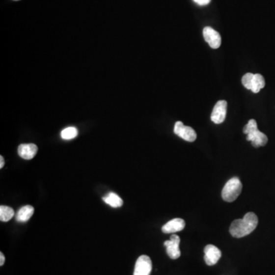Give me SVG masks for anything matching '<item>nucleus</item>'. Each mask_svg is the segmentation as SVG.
I'll return each mask as SVG.
<instances>
[{
    "instance_id": "1",
    "label": "nucleus",
    "mask_w": 275,
    "mask_h": 275,
    "mask_svg": "<svg viewBox=\"0 0 275 275\" xmlns=\"http://www.w3.org/2000/svg\"><path fill=\"white\" fill-rule=\"evenodd\" d=\"M258 223V217L254 213H248L244 218L234 220L231 224L229 231L233 237H244L256 229Z\"/></svg>"
},
{
    "instance_id": "2",
    "label": "nucleus",
    "mask_w": 275,
    "mask_h": 275,
    "mask_svg": "<svg viewBox=\"0 0 275 275\" xmlns=\"http://www.w3.org/2000/svg\"><path fill=\"white\" fill-rule=\"evenodd\" d=\"M243 133L247 135V141H251L253 146L255 148L265 146L268 143V137L266 135L258 130V125L254 119L248 121L243 129Z\"/></svg>"
},
{
    "instance_id": "3",
    "label": "nucleus",
    "mask_w": 275,
    "mask_h": 275,
    "mask_svg": "<svg viewBox=\"0 0 275 275\" xmlns=\"http://www.w3.org/2000/svg\"><path fill=\"white\" fill-rule=\"evenodd\" d=\"M243 190V184L238 177H232L225 184L222 191V199L226 202H233L239 197Z\"/></svg>"
},
{
    "instance_id": "4",
    "label": "nucleus",
    "mask_w": 275,
    "mask_h": 275,
    "mask_svg": "<svg viewBox=\"0 0 275 275\" xmlns=\"http://www.w3.org/2000/svg\"><path fill=\"white\" fill-rule=\"evenodd\" d=\"M174 133L179 137H181L183 139L190 142L194 141L196 138V133L194 129L185 126L181 121L176 122L174 129Z\"/></svg>"
},
{
    "instance_id": "5",
    "label": "nucleus",
    "mask_w": 275,
    "mask_h": 275,
    "mask_svg": "<svg viewBox=\"0 0 275 275\" xmlns=\"http://www.w3.org/2000/svg\"><path fill=\"white\" fill-rule=\"evenodd\" d=\"M181 239L177 235H172L170 240L165 241V245L167 250V254L171 259H177L181 256V251H180V245Z\"/></svg>"
},
{
    "instance_id": "6",
    "label": "nucleus",
    "mask_w": 275,
    "mask_h": 275,
    "mask_svg": "<svg viewBox=\"0 0 275 275\" xmlns=\"http://www.w3.org/2000/svg\"><path fill=\"white\" fill-rule=\"evenodd\" d=\"M152 269V263L149 257L141 255L136 261L133 275H150Z\"/></svg>"
},
{
    "instance_id": "7",
    "label": "nucleus",
    "mask_w": 275,
    "mask_h": 275,
    "mask_svg": "<svg viewBox=\"0 0 275 275\" xmlns=\"http://www.w3.org/2000/svg\"><path fill=\"white\" fill-rule=\"evenodd\" d=\"M227 102L225 100H220L216 103L211 114V120L214 123L220 124L223 122L226 116Z\"/></svg>"
},
{
    "instance_id": "8",
    "label": "nucleus",
    "mask_w": 275,
    "mask_h": 275,
    "mask_svg": "<svg viewBox=\"0 0 275 275\" xmlns=\"http://www.w3.org/2000/svg\"><path fill=\"white\" fill-rule=\"evenodd\" d=\"M203 34L205 41L212 48L217 49L220 48L222 39L218 31L213 29L211 27H205L203 28Z\"/></svg>"
},
{
    "instance_id": "9",
    "label": "nucleus",
    "mask_w": 275,
    "mask_h": 275,
    "mask_svg": "<svg viewBox=\"0 0 275 275\" xmlns=\"http://www.w3.org/2000/svg\"><path fill=\"white\" fill-rule=\"evenodd\" d=\"M204 253L205 261H206V265H210V266L216 265L222 255L221 251L218 248L213 245H207L205 247Z\"/></svg>"
},
{
    "instance_id": "10",
    "label": "nucleus",
    "mask_w": 275,
    "mask_h": 275,
    "mask_svg": "<svg viewBox=\"0 0 275 275\" xmlns=\"http://www.w3.org/2000/svg\"><path fill=\"white\" fill-rule=\"evenodd\" d=\"M38 147L34 144H22L18 148V154L26 160H31L36 155Z\"/></svg>"
},
{
    "instance_id": "11",
    "label": "nucleus",
    "mask_w": 275,
    "mask_h": 275,
    "mask_svg": "<svg viewBox=\"0 0 275 275\" xmlns=\"http://www.w3.org/2000/svg\"><path fill=\"white\" fill-rule=\"evenodd\" d=\"M185 227V222L183 219L176 218L170 220L162 227V232L165 233H174L183 230Z\"/></svg>"
},
{
    "instance_id": "12",
    "label": "nucleus",
    "mask_w": 275,
    "mask_h": 275,
    "mask_svg": "<svg viewBox=\"0 0 275 275\" xmlns=\"http://www.w3.org/2000/svg\"><path fill=\"white\" fill-rule=\"evenodd\" d=\"M34 209L33 206L30 205L23 206L20 210L18 211L16 214V219L18 222H26L31 219L34 214Z\"/></svg>"
},
{
    "instance_id": "13",
    "label": "nucleus",
    "mask_w": 275,
    "mask_h": 275,
    "mask_svg": "<svg viewBox=\"0 0 275 275\" xmlns=\"http://www.w3.org/2000/svg\"><path fill=\"white\" fill-rule=\"evenodd\" d=\"M103 201L113 208H119L123 205V200L120 196L115 192H110L108 195L103 198Z\"/></svg>"
},
{
    "instance_id": "14",
    "label": "nucleus",
    "mask_w": 275,
    "mask_h": 275,
    "mask_svg": "<svg viewBox=\"0 0 275 275\" xmlns=\"http://www.w3.org/2000/svg\"><path fill=\"white\" fill-rule=\"evenodd\" d=\"M265 81L263 76L259 74H255L252 81L251 91L254 93H258L262 88L265 87Z\"/></svg>"
},
{
    "instance_id": "15",
    "label": "nucleus",
    "mask_w": 275,
    "mask_h": 275,
    "mask_svg": "<svg viewBox=\"0 0 275 275\" xmlns=\"http://www.w3.org/2000/svg\"><path fill=\"white\" fill-rule=\"evenodd\" d=\"M14 216H15V211L13 209L11 208L9 206H0V220L2 222H8L9 220H12Z\"/></svg>"
},
{
    "instance_id": "16",
    "label": "nucleus",
    "mask_w": 275,
    "mask_h": 275,
    "mask_svg": "<svg viewBox=\"0 0 275 275\" xmlns=\"http://www.w3.org/2000/svg\"><path fill=\"white\" fill-rule=\"evenodd\" d=\"M78 135V129L75 127H67L62 130L60 136L64 140L74 139Z\"/></svg>"
},
{
    "instance_id": "17",
    "label": "nucleus",
    "mask_w": 275,
    "mask_h": 275,
    "mask_svg": "<svg viewBox=\"0 0 275 275\" xmlns=\"http://www.w3.org/2000/svg\"><path fill=\"white\" fill-rule=\"evenodd\" d=\"M254 74L251 73H247L243 76L242 78V82H243V86L248 89H251V86H252V81L254 78Z\"/></svg>"
},
{
    "instance_id": "18",
    "label": "nucleus",
    "mask_w": 275,
    "mask_h": 275,
    "mask_svg": "<svg viewBox=\"0 0 275 275\" xmlns=\"http://www.w3.org/2000/svg\"><path fill=\"white\" fill-rule=\"evenodd\" d=\"M192 1L199 5H208L211 2V0H192Z\"/></svg>"
},
{
    "instance_id": "19",
    "label": "nucleus",
    "mask_w": 275,
    "mask_h": 275,
    "mask_svg": "<svg viewBox=\"0 0 275 275\" xmlns=\"http://www.w3.org/2000/svg\"><path fill=\"white\" fill-rule=\"evenodd\" d=\"M5 263V256H4L3 253H0V266H2Z\"/></svg>"
},
{
    "instance_id": "20",
    "label": "nucleus",
    "mask_w": 275,
    "mask_h": 275,
    "mask_svg": "<svg viewBox=\"0 0 275 275\" xmlns=\"http://www.w3.org/2000/svg\"><path fill=\"white\" fill-rule=\"evenodd\" d=\"M5 165V161H4L3 157L0 156V168L2 169Z\"/></svg>"
},
{
    "instance_id": "21",
    "label": "nucleus",
    "mask_w": 275,
    "mask_h": 275,
    "mask_svg": "<svg viewBox=\"0 0 275 275\" xmlns=\"http://www.w3.org/2000/svg\"><path fill=\"white\" fill-rule=\"evenodd\" d=\"M14 1H18V0H14Z\"/></svg>"
}]
</instances>
